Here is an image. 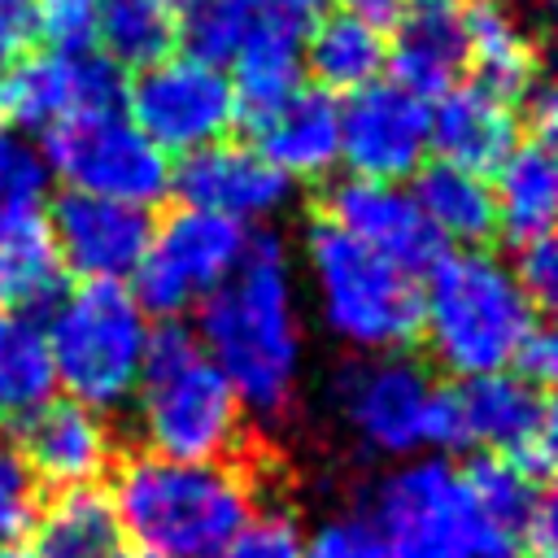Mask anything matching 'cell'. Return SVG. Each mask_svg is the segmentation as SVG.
Returning a JSON list of instances; mask_svg holds the SVG:
<instances>
[{
    "instance_id": "cell-32",
    "label": "cell",
    "mask_w": 558,
    "mask_h": 558,
    "mask_svg": "<svg viewBox=\"0 0 558 558\" xmlns=\"http://www.w3.org/2000/svg\"><path fill=\"white\" fill-rule=\"evenodd\" d=\"M257 17L262 13L248 9L244 0H192L179 22V44L187 48V57H196L205 65H222L240 52V44Z\"/></svg>"
},
{
    "instance_id": "cell-25",
    "label": "cell",
    "mask_w": 558,
    "mask_h": 558,
    "mask_svg": "<svg viewBox=\"0 0 558 558\" xmlns=\"http://www.w3.org/2000/svg\"><path fill=\"white\" fill-rule=\"evenodd\" d=\"M493 201H497V231H506L514 248L536 235H549L558 209V166L549 140L527 135L506 153V161L497 166Z\"/></svg>"
},
{
    "instance_id": "cell-6",
    "label": "cell",
    "mask_w": 558,
    "mask_h": 558,
    "mask_svg": "<svg viewBox=\"0 0 558 558\" xmlns=\"http://www.w3.org/2000/svg\"><path fill=\"white\" fill-rule=\"evenodd\" d=\"M52 375L70 401L87 410H118L144 366L148 318L131 288L113 279H83L65 296H52V318L44 327Z\"/></svg>"
},
{
    "instance_id": "cell-7",
    "label": "cell",
    "mask_w": 558,
    "mask_h": 558,
    "mask_svg": "<svg viewBox=\"0 0 558 558\" xmlns=\"http://www.w3.org/2000/svg\"><path fill=\"white\" fill-rule=\"evenodd\" d=\"M44 157L70 192L144 209L170 192V157L122 113H78L48 126Z\"/></svg>"
},
{
    "instance_id": "cell-13",
    "label": "cell",
    "mask_w": 558,
    "mask_h": 558,
    "mask_svg": "<svg viewBox=\"0 0 558 558\" xmlns=\"http://www.w3.org/2000/svg\"><path fill=\"white\" fill-rule=\"evenodd\" d=\"M458 410L466 445H484L532 480L554 471V405L549 388L523 384L519 375H475L458 384Z\"/></svg>"
},
{
    "instance_id": "cell-37",
    "label": "cell",
    "mask_w": 558,
    "mask_h": 558,
    "mask_svg": "<svg viewBox=\"0 0 558 558\" xmlns=\"http://www.w3.org/2000/svg\"><path fill=\"white\" fill-rule=\"evenodd\" d=\"M301 558H388V549L366 514H336L314 527V536L301 545Z\"/></svg>"
},
{
    "instance_id": "cell-27",
    "label": "cell",
    "mask_w": 558,
    "mask_h": 558,
    "mask_svg": "<svg viewBox=\"0 0 558 558\" xmlns=\"http://www.w3.org/2000/svg\"><path fill=\"white\" fill-rule=\"evenodd\" d=\"M414 174H418L414 201L440 240L484 244L497 235V201H493V183H484V174L462 170L453 161H432Z\"/></svg>"
},
{
    "instance_id": "cell-30",
    "label": "cell",
    "mask_w": 558,
    "mask_h": 558,
    "mask_svg": "<svg viewBox=\"0 0 558 558\" xmlns=\"http://www.w3.org/2000/svg\"><path fill=\"white\" fill-rule=\"evenodd\" d=\"M57 375L44 323L22 310H0V423H22L52 401Z\"/></svg>"
},
{
    "instance_id": "cell-19",
    "label": "cell",
    "mask_w": 558,
    "mask_h": 558,
    "mask_svg": "<svg viewBox=\"0 0 558 558\" xmlns=\"http://www.w3.org/2000/svg\"><path fill=\"white\" fill-rule=\"evenodd\" d=\"M17 453L26 458L31 475L52 488L96 484L113 462L109 423L78 405V401H44L35 414L17 423Z\"/></svg>"
},
{
    "instance_id": "cell-1",
    "label": "cell",
    "mask_w": 558,
    "mask_h": 558,
    "mask_svg": "<svg viewBox=\"0 0 558 558\" xmlns=\"http://www.w3.org/2000/svg\"><path fill=\"white\" fill-rule=\"evenodd\" d=\"M196 327L201 349L244 410L262 418L292 410L301 379V314L279 235L248 231L244 257L201 301Z\"/></svg>"
},
{
    "instance_id": "cell-22",
    "label": "cell",
    "mask_w": 558,
    "mask_h": 558,
    "mask_svg": "<svg viewBox=\"0 0 558 558\" xmlns=\"http://www.w3.org/2000/svg\"><path fill=\"white\" fill-rule=\"evenodd\" d=\"M253 148L288 179H327L340 161V105L323 87H301L270 113L253 118Z\"/></svg>"
},
{
    "instance_id": "cell-3",
    "label": "cell",
    "mask_w": 558,
    "mask_h": 558,
    "mask_svg": "<svg viewBox=\"0 0 558 558\" xmlns=\"http://www.w3.org/2000/svg\"><path fill=\"white\" fill-rule=\"evenodd\" d=\"M135 392L153 453L174 462H227L244 453V405L187 323L166 318L148 331Z\"/></svg>"
},
{
    "instance_id": "cell-44",
    "label": "cell",
    "mask_w": 558,
    "mask_h": 558,
    "mask_svg": "<svg viewBox=\"0 0 558 558\" xmlns=\"http://www.w3.org/2000/svg\"><path fill=\"white\" fill-rule=\"evenodd\" d=\"M109 558H161V554H148V549H118V554H109Z\"/></svg>"
},
{
    "instance_id": "cell-18",
    "label": "cell",
    "mask_w": 558,
    "mask_h": 558,
    "mask_svg": "<svg viewBox=\"0 0 558 558\" xmlns=\"http://www.w3.org/2000/svg\"><path fill=\"white\" fill-rule=\"evenodd\" d=\"M458 475L471 501L480 558H527L536 549H554V506L545 480L523 475L497 453L471 458Z\"/></svg>"
},
{
    "instance_id": "cell-12",
    "label": "cell",
    "mask_w": 558,
    "mask_h": 558,
    "mask_svg": "<svg viewBox=\"0 0 558 558\" xmlns=\"http://www.w3.org/2000/svg\"><path fill=\"white\" fill-rule=\"evenodd\" d=\"M122 105L126 78L105 52H35L0 70V113L22 131H48L78 113H118Z\"/></svg>"
},
{
    "instance_id": "cell-35",
    "label": "cell",
    "mask_w": 558,
    "mask_h": 558,
    "mask_svg": "<svg viewBox=\"0 0 558 558\" xmlns=\"http://www.w3.org/2000/svg\"><path fill=\"white\" fill-rule=\"evenodd\" d=\"M35 510H39L35 475H31L26 458L17 453L13 436L0 432V545H13L31 527Z\"/></svg>"
},
{
    "instance_id": "cell-41",
    "label": "cell",
    "mask_w": 558,
    "mask_h": 558,
    "mask_svg": "<svg viewBox=\"0 0 558 558\" xmlns=\"http://www.w3.org/2000/svg\"><path fill=\"white\" fill-rule=\"evenodd\" d=\"M340 13L375 26V31H392L397 13H401V0H340Z\"/></svg>"
},
{
    "instance_id": "cell-14",
    "label": "cell",
    "mask_w": 558,
    "mask_h": 558,
    "mask_svg": "<svg viewBox=\"0 0 558 558\" xmlns=\"http://www.w3.org/2000/svg\"><path fill=\"white\" fill-rule=\"evenodd\" d=\"M427 105L392 78H375L340 105V157L357 179L397 183L427 157Z\"/></svg>"
},
{
    "instance_id": "cell-28",
    "label": "cell",
    "mask_w": 558,
    "mask_h": 558,
    "mask_svg": "<svg viewBox=\"0 0 558 558\" xmlns=\"http://www.w3.org/2000/svg\"><path fill=\"white\" fill-rule=\"evenodd\" d=\"M61 283V262L39 209H0V310L48 305Z\"/></svg>"
},
{
    "instance_id": "cell-5",
    "label": "cell",
    "mask_w": 558,
    "mask_h": 558,
    "mask_svg": "<svg viewBox=\"0 0 558 558\" xmlns=\"http://www.w3.org/2000/svg\"><path fill=\"white\" fill-rule=\"evenodd\" d=\"M305 262L327 331L362 353H397L423 331V288L323 214L305 227Z\"/></svg>"
},
{
    "instance_id": "cell-26",
    "label": "cell",
    "mask_w": 558,
    "mask_h": 558,
    "mask_svg": "<svg viewBox=\"0 0 558 558\" xmlns=\"http://www.w3.org/2000/svg\"><path fill=\"white\" fill-rule=\"evenodd\" d=\"M35 554L39 558H109L122 549V523L113 497L96 484L57 488V497L35 510Z\"/></svg>"
},
{
    "instance_id": "cell-20",
    "label": "cell",
    "mask_w": 558,
    "mask_h": 558,
    "mask_svg": "<svg viewBox=\"0 0 558 558\" xmlns=\"http://www.w3.org/2000/svg\"><path fill=\"white\" fill-rule=\"evenodd\" d=\"M466 0H401L392 22V83L414 96H440L466 70Z\"/></svg>"
},
{
    "instance_id": "cell-40",
    "label": "cell",
    "mask_w": 558,
    "mask_h": 558,
    "mask_svg": "<svg viewBox=\"0 0 558 558\" xmlns=\"http://www.w3.org/2000/svg\"><path fill=\"white\" fill-rule=\"evenodd\" d=\"M248 9H257L262 17H279V22H292V26H310L327 0H244Z\"/></svg>"
},
{
    "instance_id": "cell-21",
    "label": "cell",
    "mask_w": 558,
    "mask_h": 558,
    "mask_svg": "<svg viewBox=\"0 0 558 558\" xmlns=\"http://www.w3.org/2000/svg\"><path fill=\"white\" fill-rule=\"evenodd\" d=\"M427 140L440 161L488 174L519 144V118L514 105L493 96L488 87L453 83L436 96V109H427Z\"/></svg>"
},
{
    "instance_id": "cell-42",
    "label": "cell",
    "mask_w": 558,
    "mask_h": 558,
    "mask_svg": "<svg viewBox=\"0 0 558 558\" xmlns=\"http://www.w3.org/2000/svg\"><path fill=\"white\" fill-rule=\"evenodd\" d=\"M0 558H39L35 549H17V545H0Z\"/></svg>"
},
{
    "instance_id": "cell-43",
    "label": "cell",
    "mask_w": 558,
    "mask_h": 558,
    "mask_svg": "<svg viewBox=\"0 0 558 558\" xmlns=\"http://www.w3.org/2000/svg\"><path fill=\"white\" fill-rule=\"evenodd\" d=\"M153 4H157V9H166V13H183L192 0H153Z\"/></svg>"
},
{
    "instance_id": "cell-11",
    "label": "cell",
    "mask_w": 558,
    "mask_h": 558,
    "mask_svg": "<svg viewBox=\"0 0 558 558\" xmlns=\"http://www.w3.org/2000/svg\"><path fill=\"white\" fill-rule=\"evenodd\" d=\"M131 122L161 153H196L235 126V92L218 65L196 57H166L126 83Z\"/></svg>"
},
{
    "instance_id": "cell-8",
    "label": "cell",
    "mask_w": 558,
    "mask_h": 558,
    "mask_svg": "<svg viewBox=\"0 0 558 558\" xmlns=\"http://www.w3.org/2000/svg\"><path fill=\"white\" fill-rule=\"evenodd\" d=\"M388 558H480L462 475L445 458H418L388 471L366 514Z\"/></svg>"
},
{
    "instance_id": "cell-9",
    "label": "cell",
    "mask_w": 558,
    "mask_h": 558,
    "mask_svg": "<svg viewBox=\"0 0 558 558\" xmlns=\"http://www.w3.org/2000/svg\"><path fill=\"white\" fill-rule=\"evenodd\" d=\"M248 231L209 209H174L153 227L148 253L135 266V301L144 314L179 318L187 305L205 301L244 257Z\"/></svg>"
},
{
    "instance_id": "cell-34",
    "label": "cell",
    "mask_w": 558,
    "mask_h": 558,
    "mask_svg": "<svg viewBox=\"0 0 558 558\" xmlns=\"http://www.w3.org/2000/svg\"><path fill=\"white\" fill-rule=\"evenodd\" d=\"M301 523L288 510L248 514L214 558H301Z\"/></svg>"
},
{
    "instance_id": "cell-4",
    "label": "cell",
    "mask_w": 558,
    "mask_h": 558,
    "mask_svg": "<svg viewBox=\"0 0 558 558\" xmlns=\"http://www.w3.org/2000/svg\"><path fill=\"white\" fill-rule=\"evenodd\" d=\"M536 305L497 257L466 248L440 253L423 288V331L432 357L458 375H497L536 327Z\"/></svg>"
},
{
    "instance_id": "cell-33",
    "label": "cell",
    "mask_w": 558,
    "mask_h": 558,
    "mask_svg": "<svg viewBox=\"0 0 558 558\" xmlns=\"http://www.w3.org/2000/svg\"><path fill=\"white\" fill-rule=\"evenodd\" d=\"M52 183L48 157L22 131L0 126V209H39Z\"/></svg>"
},
{
    "instance_id": "cell-10",
    "label": "cell",
    "mask_w": 558,
    "mask_h": 558,
    "mask_svg": "<svg viewBox=\"0 0 558 558\" xmlns=\"http://www.w3.org/2000/svg\"><path fill=\"white\" fill-rule=\"evenodd\" d=\"M432 397V375L397 353H366L340 366L331 379V401L349 436L379 458H405L414 449H427Z\"/></svg>"
},
{
    "instance_id": "cell-31",
    "label": "cell",
    "mask_w": 558,
    "mask_h": 558,
    "mask_svg": "<svg viewBox=\"0 0 558 558\" xmlns=\"http://www.w3.org/2000/svg\"><path fill=\"white\" fill-rule=\"evenodd\" d=\"M96 44L113 65L148 70L174 57L179 22L153 0H96Z\"/></svg>"
},
{
    "instance_id": "cell-17",
    "label": "cell",
    "mask_w": 558,
    "mask_h": 558,
    "mask_svg": "<svg viewBox=\"0 0 558 558\" xmlns=\"http://www.w3.org/2000/svg\"><path fill=\"white\" fill-rule=\"evenodd\" d=\"M170 187L183 205L209 209L231 222H266L292 201V179L275 170L253 144L214 140L196 153H183L179 170H170Z\"/></svg>"
},
{
    "instance_id": "cell-38",
    "label": "cell",
    "mask_w": 558,
    "mask_h": 558,
    "mask_svg": "<svg viewBox=\"0 0 558 558\" xmlns=\"http://www.w3.org/2000/svg\"><path fill=\"white\" fill-rule=\"evenodd\" d=\"M519 288L527 292V301L536 310H549L554 296H558V248L549 235H536L527 244H519V257H514V270Z\"/></svg>"
},
{
    "instance_id": "cell-16",
    "label": "cell",
    "mask_w": 558,
    "mask_h": 558,
    "mask_svg": "<svg viewBox=\"0 0 558 558\" xmlns=\"http://www.w3.org/2000/svg\"><path fill=\"white\" fill-rule=\"evenodd\" d=\"M48 235H52L61 270L118 283L135 275L140 257L148 253L153 218L144 205L87 196V192H61L48 214Z\"/></svg>"
},
{
    "instance_id": "cell-2",
    "label": "cell",
    "mask_w": 558,
    "mask_h": 558,
    "mask_svg": "<svg viewBox=\"0 0 558 558\" xmlns=\"http://www.w3.org/2000/svg\"><path fill=\"white\" fill-rule=\"evenodd\" d=\"M257 466L262 462L248 453L227 462H174L161 453L126 458L113 480L118 523L148 554L214 558L253 514Z\"/></svg>"
},
{
    "instance_id": "cell-15",
    "label": "cell",
    "mask_w": 558,
    "mask_h": 558,
    "mask_svg": "<svg viewBox=\"0 0 558 558\" xmlns=\"http://www.w3.org/2000/svg\"><path fill=\"white\" fill-rule=\"evenodd\" d=\"M318 214L327 222H336L344 235H353L357 244H366L371 253L410 270L414 279L427 275L436 266V257L445 253V240L432 231L414 192L384 183V179H357L353 174V179L331 183L318 201Z\"/></svg>"
},
{
    "instance_id": "cell-29",
    "label": "cell",
    "mask_w": 558,
    "mask_h": 558,
    "mask_svg": "<svg viewBox=\"0 0 558 558\" xmlns=\"http://www.w3.org/2000/svg\"><path fill=\"white\" fill-rule=\"evenodd\" d=\"M301 65L314 74V83L323 92H357V87L375 83L379 70L388 65V44H384V31H375L349 13H331L310 26Z\"/></svg>"
},
{
    "instance_id": "cell-36",
    "label": "cell",
    "mask_w": 558,
    "mask_h": 558,
    "mask_svg": "<svg viewBox=\"0 0 558 558\" xmlns=\"http://www.w3.org/2000/svg\"><path fill=\"white\" fill-rule=\"evenodd\" d=\"M35 39L52 44V52H92L96 0H35Z\"/></svg>"
},
{
    "instance_id": "cell-23",
    "label": "cell",
    "mask_w": 558,
    "mask_h": 558,
    "mask_svg": "<svg viewBox=\"0 0 558 558\" xmlns=\"http://www.w3.org/2000/svg\"><path fill=\"white\" fill-rule=\"evenodd\" d=\"M466 48L475 83L510 105L541 78V44L514 0H466Z\"/></svg>"
},
{
    "instance_id": "cell-45",
    "label": "cell",
    "mask_w": 558,
    "mask_h": 558,
    "mask_svg": "<svg viewBox=\"0 0 558 558\" xmlns=\"http://www.w3.org/2000/svg\"><path fill=\"white\" fill-rule=\"evenodd\" d=\"M536 4H549V0H536Z\"/></svg>"
},
{
    "instance_id": "cell-39",
    "label": "cell",
    "mask_w": 558,
    "mask_h": 558,
    "mask_svg": "<svg viewBox=\"0 0 558 558\" xmlns=\"http://www.w3.org/2000/svg\"><path fill=\"white\" fill-rule=\"evenodd\" d=\"M510 366H514V375H519L523 384L549 388V379H554V371H558V349H554L549 327H541V323H536V327L523 336V344L514 349Z\"/></svg>"
},
{
    "instance_id": "cell-24",
    "label": "cell",
    "mask_w": 558,
    "mask_h": 558,
    "mask_svg": "<svg viewBox=\"0 0 558 558\" xmlns=\"http://www.w3.org/2000/svg\"><path fill=\"white\" fill-rule=\"evenodd\" d=\"M301 35L305 26L279 22V17H257L253 31L244 35L240 52L231 57V92H235V113L248 122L283 105L292 92H301Z\"/></svg>"
}]
</instances>
